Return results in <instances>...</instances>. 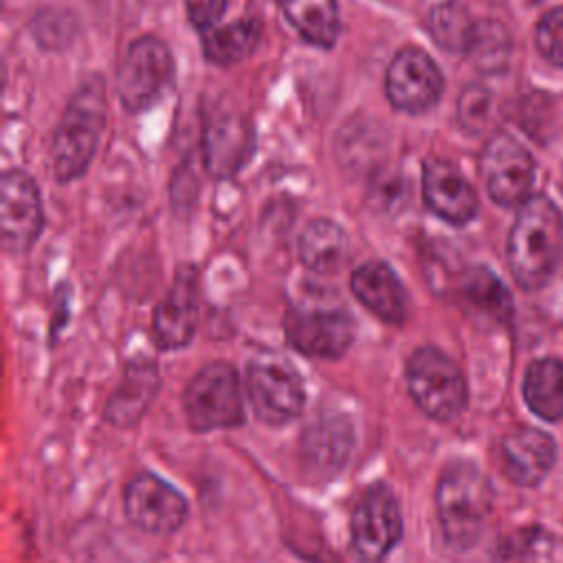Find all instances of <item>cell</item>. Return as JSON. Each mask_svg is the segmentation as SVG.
I'll list each match as a JSON object with an SVG mask.
<instances>
[{
	"label": "cell",
	"instance_id": "cell-1",
	"mask_svg": "<svg viewBox=\"0 0 563 563\" xmlns=\"http://www.w3.org/2000/svg\"><path fill=\"white\" fill-rule=\"evenodd\" d=\"M563 251V218L545 196H530L517 211L508 233V266L526 290L541 288L554 273Z\"/></svg>",
	"mask_w": 563,
	"mask_h": 563
},
{
	"label": "cell",
	"instance_id": "cell-2",
	"mask_svg": "<svg viewBox=\"0 0 563 563\" xmlns=\"http://www.w3.org/2000/svg\"><path fill=\"white\" fill-rule=\"evenodd\" d=\"M106 84L101 77H90L73 92L66 110L53 132V172L59 183L79 178L99 145L106 128Z\"/></svg>",
	"mask_w": 563,
	"mask_h": 563
},
{
	"label": "cell",
	"instance_id": "cell-3",
	"mask_svg": "<svg viewBox=\"0 0 563 563\" xmlns=\"http://www.w3.org/2000/svg\"><path fill=\"white\" fill-rule=\"evenodd\" d=\"M438 519L446 543L455 550L473 548L493 510V486L471 462H453L435 488Z\"/></svg>",
	"mask_w": 563,
	"mask_h": 563
},
{
	"label": "cell",
	"instance_id": "cell-4",
	"mask_svg": "<svg viewBox=\"0 0 563 563\" xmlns=\"http://www.w3.org/2000/svg\"><path fill=\"white\" fill-rule=\"evenodd\" d=\"M407 387L413 402L433 420L449 422L466 405L462 369L440 350L420 347L407 361Z\"/></svg>",
	"mask_w": 563,
	"mask_h": 563
},
{
	"label": "cell",
	"instance_id": "cell-5",
	"mask_svg": "<svg viewBox=\"0 0 563 563\" xmlns=\"http://www.w3.org/2000/svg\"><path fill=\"white\" fill-rule=\"evenodd\" d=\"M185 413L194 429H227L244 420L238 372L229 363L205 365L185 389Z\"/></svg>",
	"mask_w": 563,
	"mask_h": 563
},
{
	"label": "cell",
	"instance_id": "cell-6",
	"mask_svg": "<svg viewBox=\"0 0 563 563\" xmlns=\"http://www.w3.org/2000/svg\"><path fill=\"white\" fill-rule=\"evenodd\" d=\"M174 75V59L167 44L154 35L134 40L119 66V99L125 110L152 108Z\"/></svg>",
	"mask_w": 563,
	"mask_h": 563
},
{
	"label": "cell",
	"instance_id": "cell-7",
	"mask_svg": "<svg viewBox=\"0 0 563 563\" xmlns=\"http://www.w3.org/2000/svg\"><path fill=\"white\" fill-rule=\"evenodd\" d=\"M402 537V517L394 493L376 484L352 510L350 550L358 563H383Z\"/></svg>",
	"mask_w": 563,
	"mask_h": 563
},
{
	"label": "cell",
	"instance_id": "cell-8",
	"mask_svg": "<svg viewBox=\"0 0 563 563\" xmlns=\"http://www.w3.org/2000/svg\"><path fill=\"white\" fill-rule=\"evenodd\" d=\"M246 394L255 416L266 424H286L303 409L299 374L277 356H260L246 369Z\"/></svg>",
	"mask_w": 563,
	"mask_h": 563
},
{
	"label": "cell",
	"instance_id": "cell-9",
	"mask_svg": "<svg viewBox=\"0 0 563 563\" xmlns=\"http://www.w3.org/2000/svg\"><path fill=\"white\" fill-rule=\"evenodd\" d=\"M482 178L488 196L501 207H521L530 198L534 163L530 152L508 132H495L482 152Z\"/></svg>",
	"mask_w": 563,
	"mask_h": 563
},
{
	"label": "cell",
	"instance_id": "cell-10",
	"mask_svg": "<svg viewBox=\"0 0 563 563\" xmlns=\"http://www.w3.org/2000/svg\"><path fill=\"white\" fill-rule=\"evenodd\" d=\"M44 224L42 198L33 178L22 169H9L0 180V240L11 255L26 253Z\"/></svg>",
	"mask_w": 563,
	"mask_h": 563
},
{
	"label": "cell",
	"instance_id": "cell-11",
	"mask_svg": "<svg viewBox=\"0 0 563 563\" xmlns=\"http://www.w3.org/2000/svg\"><path fill=\"white\" fill-rule=\"evenodd\" d=\"M444 79L429 53L416 46L400 48L385 70V95L396 110L420 114L442 95Z\"/></svg>",
	"mask_w": 563,
	"mask_h": 563
},
{
	"label": "cell",
	"instance_id": "cell-12",
	"mask_svg": "<svg viewBox=\"0 0 563 563\" xmlns=\"http://www.w3.org/2000/svg\"><path fill=\"white\" fill-rule=\"evenodd\" d=\"M128 519L145 532H174L187 519L185 497L158 475L139 473L123 493Z\"/></svg>",
	"mask_w": 563,
	"mask_h": 563
},
{
	"label": "cell",
	"instance_id": "cell-13",
	"mask_svg": "<svg viewBox=\"0 0 563 563\" xmlns=\"http://www.w3.org/2000/svg\"><path fill=\"white\" fill-rule=\"evenodd\" d=\"M284 330L295 350L317 358H339L354 339V323L343 310H292Z\"/></svg>",
	"mask_w": 563,
	"mask_h": 563
},
{
	"label": "cell",
	"instance_id": "cell-14",
	"mask_svg": "<svg viewBox=\"0 0 563 563\" xmlns=\"http://www.w3.org/2000/svg\"><path fill=\"white\" fill-rule=\"evenodd\" d=\"M556 460L554 440L537 427H515L499 438L497 464L517 486H537Z\"/></svg>",
	"mask_w": 563,
	"mask_h": 563
},
{
	"label": "cell",
	"instance_id": "cell-15",
	"mask_svg": "<svg viewBox=\"0 0 563 563\" xmlns=\"http://www.w3.org/2000/svg\"><path fill=\"white\" fill-rule=\"evenodd\" d=\"M198 323V271L180 266L165 299L156 306L152 332L161 350H176L189 343Z\"/></svg>",
	"mask_w": 563,
	"mask_h": 563
},
{
	"label": "cell",
	"instance_id": "cell-16",
	"mask_svg": "<svg viewBox=\"0 0 563 563\" xmlns=\"http://www.w3.org/2000/svg\"><path fill=\"white\" fill-rule=\"evenodd\" d=\"M422 196L427 207L451 224H466L477 213L475 189L462 172L444 158L424 161Z\"/></svg>",
	"mask_w": 563,
	"mask_h": 563
},
{
	"label": "cell",
	"instance_id": "cell-17",
	"mask_svg": "<svg viewBox=\"0 0 563 563\" xmlns=\"http://www.w3.org/2000/svg\"><path fill=\"white\" fill-rule=\"evenodd\" d=\"M354 297L380 321L400 325L409 317V295L385 262H365L350 277Z\"/></svg>",
	"mask_w": 563,
	"mask_h": 563
},
{
	"label": "cell",
	"instance_id": "cell-18",
	"mask_svg": "<svg viewBox=\"0 0 563 563\" xmlns=\"http://www.w3.org/2000/svg\"><path fill=\"white\" fill-rule=\"evenodd\" d=\"M253 150V128L246 119L227 114L209 123L205 132V165L209 174L227 178L235 174Z\"/></svg>",
	"mask_w": 563,
	"mask_h": 563
},
{
	"label": "cell",
	"instance_id": "cell-19",
	"mask_svg": "<svg viewBox=\"0 0 563 563\" xmlns=\"http://www.w3.org/2000/svg\"><path fill=\"white\" fill-rule=\"evenodd\" d=\"M158 389V369L150 361H134L128 365L119 389L112 394L106 416L117 427L134 424L150 407Z\"/></svg>",
	"mask_w": 563,
	"mask_h": 563
},
{
	"label": "cell",
	"instance_id": "cell-20",
	"mask_svg": "<svg viewBox=\"0 0 563 563\" xmlns=\"http://www.w3.org/2000/svg\"><path fill=\"white\" fill-rule=\"evenodd\" d=\"M299 260L317 273H332L341 268L350 253L347 233L332 220H312L297 242Z\"/></svg>",
	"mask_w": 563,
	"mask_h": 563
},
{
	"label": "cell",
	"instance_id": "cell-21",
	"mask_svg": "<svg viewBox=\"0 0 563 563\" xmlns=\"http://www.w3.org/2000/svg\"><path fill=\"white\" fill-rule=\"evenodd\" d=\"M523 400L541 420L556 422L563 416V363L537 358L523 374Z\"/></svg>",
	"mask_w": 563,
	"mask_h": 563
},
{
	"label": "cell",
	"instance_id": "cell-22",
	"mask_svg": "<svg viewBox=\"0 0 563 563\" xmlns=\"http://www.w3.org/2000/svg\"><path fill=\"white\" fill-rule=\"evenodd\" d=\"M292 29L312 46L332 48L339 37L336 0H282Z\"/></svg>",
	"mask_w": 563,
	"mask_h": 563
},
{
	"label": "cell",
	"instance_id": "cell-23",
	"mask_svg": "<svg viewBox=\"0 0 563 563\" xmlns=\"http://www.w3.org/2000/svg\"><path fill=\"white\" fill-rule=\"evenodd\" d=\"M262 35L257 20H238L227 26L202 31V53L218 66L238 64L253 53Z\"/></svg>",
	"mask_w": 563,
	"mask_h": 563
},
{
	"label": "cell",
	"instance_id": "cell-24",
	"mask_svg": "<svg viewBox=\"0 0 563 563\" xmlns=\"http://www.w3.org/2000/svg\"><path fill=\"white\" fill-rule=\"evenodd\" d=\"M460 295L468 306L497 321H506L512 312V299L508 290L488 268L475 266L466 271L460 284Z\"/></svg>",
	"mask_w": 563,
	"mask_h": 563
},
{
	"label": "cell",
	"instance_id": "cell-25",
	"mask_svg": "<svg viewBox=\"0 0 563 563\" xmlns=\"http://www.w3.org/2000/svg\"><path fill=\"white\" fill-rule=\"evenodd\" d=\"M464 53L482 73L501 70L510 53V35L501 22H495V20L473 22Z\"/></svg>",
	"mask_w": 563,
	"mask_h": 563
},
{
	"label": "cell",
	"instance_id": "cell-26",
	"mask_svg": "<svg viewBox=\"0 0 563 563\" xmlns=\"http://www.w3.org/2000/svg\"><path fill=\"white\" fill-rule=\"evenodd\" d=\"M473 22L455 2L438 4L429 15V31L433 40L446 51H466Z\"/></svg>",
	"mask_w": 563,
	"mask_h": 563
},
{
	"label": "cell",
	"instance_id": "cell-27",
	"mask_svg": "<svg viewBox=\"0 0 563 563\" xmlns=\"http://www.w3.org/2000/svg\"><path fill=\"white\" fill-rule=\"evenodd\" d=\"M457 119L468 132H482L493 119V95L488 88L473 84L457 99Z\"/></svg>",
	"mask_w": 563,
	"mask_h": 563
},
{
	"label": "cell",
	"instance_id": "cell-28",
	"mask_svg": "<svg viewBox=\"0 0 563 563\" xmlns=\"http://www.w3.org/2000/svg\"><path fill=\"white\" fill-rule=\"evenodd\" d=\"M539 53L556 66H563V7H554L541 15L534 29Z\"/></svg>",
	"mask_w": 563,
	"mask_h": 563
},
{
	"label": "cell",
	"instance_id": "cell-29",
	"mask_svg": "<svg viewBox=\"0 0 563 563\" xmlns=\"http://www.w3.org/2000/svg\"><path fill=\"white\" fill-rule=\"evenodd\" d=\"M185 4L189 22L200 31L213 29L227 9V0H185Z\"/></svg>",
	"mask_w": 563,
	"mask_h": 563
}]
</instances>
